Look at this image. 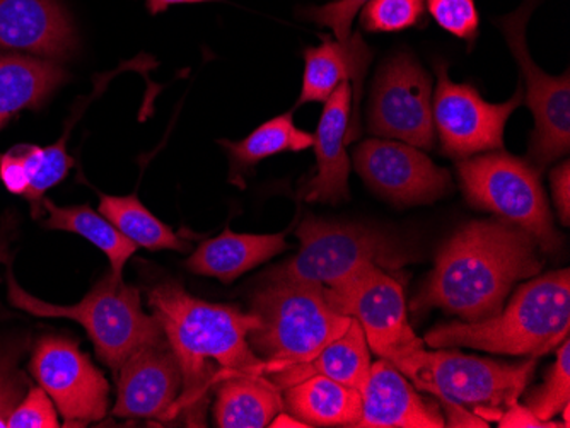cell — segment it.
I'll return each mask as SVG.
<instances>
[{
	"instance_id": "9",
	"label": "cell",
	"mask_w": 570,
	"mask_h": 428,
	"mask_svg": "<svg viewBox=\"0 0 570 428\" xmlns=\"http://www.w3.org/2000/svg\"><path fill=\"white\" fill-rule=\"evenodd\" d=\"M325 289L332 308L361 325L367 345L381 359L396 364L424 348V340L410 326L402 283L377 265H366L341 286Z\"/></svg>"
},
{
	"instance_id": "21",
	"label": "cell",
	"mask_w": 570,
	"mask_h": 428,
	"mask_svg": "<svg viewBox=\"0 0 570 428\" xmlns=\"http://www.w3.org/2000/svg\"><path fill=\"white\" fill-rule=\"evenodd\" d=\"M371 366L373 362L366 335L362 331L361 325L352 318L347 330L330 341L315 359L282 367L275 372L267 374V377L281 391L316 374L362 391L370 377Z\"/></svg>"
},
{
	"instance_id": "39",
	"label": "cell",
	"mask_w": 570,
	"mask_h": 428,
	"mask_svg": "<svg viewBox=\"0 0 570 428\" xmlns=\"http://www.w3.org/2000/svg\"><path fill=\"white\" fill-rule=\"evenodd\" d=\"M202 2H217V0H146V6L150 14L156 16L171 8V6L202 4Z\"/></svg>"
},
{
	"instance_id": "4",
	"label": "cell",
	"mask_w": 570,
	"mask_h": 428,
	"mask_svg": "<svg viewBox=\"0 0 570 428\" xmlns=\"http://www.w3.org/2000/svg\"><path fill=\"white\" fill-rule=\"evenodd\" d=\"M268 280L253 297L258 325L248 335L249 347L265 362V376L315 359L352 321L332 308L322 283Z\"/></svg>"
},
{
	"instance_id": "25",
	"label": "cell",
	"mask_w": 570,
	"mask_h": 428,
	"mask_svg": "<svg viewBox=\"0 0 570 428\" xmlns=\"http://www.w3.org/2000/svg\"><path fill=\"white\" fill-rule=\"evenodd\" d=\"M230 159V181L238 183L258 162L282 152H301L313 146V136L297 129L293 113L281 115L261 125L246 139L219 140Z\"/></svg>"
},
{
	"instance_id": "27",
	"label": "cell",
	"mask_w": 570,
	"mask_h": 428,
	"mask_svg": "<svg viewBox=\"0 0 570 428\" xmlns=\"http://www.w3.org/2000/svg\"><path fill=\"white\" fill-rule=\"evenodd\" d=\"M99 213L107 217L125 238L137 245V248H146L149 251H161V249L187 251L188 249V242L150 213L136 195H127V197L99 195Z\"/></svg>"
},
{
	"instance_id": "8",
	"label": "cell",
	"mask_w": 570,
	"mask_h": 428,
	"mask_svg": "<svg viewBox=\"0 0 570 428\" xmlns=\"http://www.w3.org/2000/svg\"><path fill=\"white\" fill-rule=\"evenodd\" d=\"M461 188L470 206L514 223L552 253L562 245L553 228L552 210L533 165L504 150L461 159Z\"/></svg>"
},
{
	"instance_id": "16",
	"label": "cell",
	"mask_w": 570,
	"mask_h": 428,
	"mask_svg": "<svg viewBox=\"0 0 570 428\" xmlns=\"http://www.w3.org/2000/svg\"><path fill=\"white\" fill-rule=\"evenodd\" d=\"M0 48L67 60L77 50L76 28L57 0H0Z\"/></svg>"
},
{
	"instance_id": "11",
	"label": "cell",
	"mask_w": 570,
	"mask_h": 428,
	"mask_svg": "<svg viewBox=\"0 0 570 428\" xmlns=\"http://www.w3.org/2000/svg\"><path fill=\"white\" fill-rule=\"evenodd\" d=\"M435 73L432 117L444 155L469 159L502 150L505 123L523 103V86L505 103L492 104L473 86L451 81L446 62H435Z\"/></svg>"
},
{
	"instance_id": "36",
	"label": "cell",
	"mask_w": 570,
	"mask_h": 428,
	"mask_svg": "<svg viewBox=\"0 0 570 428\" xmlns=\"http://www.w3.org/2000/svg\"><path fill=\"white\" fill-rule=\"evenodd\" d=\"M550 183H552L553 201H556L557 213L560 222L569 226L570 222V165L563 161L550 172Z\"/></svg>"
},
{
	"instance_id": "34",
	"label": "cell",
	"mask_w": 570,
	"mask_h": 428,
	"mask_svg": "<svg viewBox=\"0 0 570 428\" xmlns=\"http://www.w3.org/2000/svg\"><path fill=\"white\" fill-rule=\"evenodd\" d=\"M371 0H333L320 8H307L301 11L304 19L315 21L320 27L330 28L336 40H347L352 34V21Z\"/></svg>"
},
{
	"instance_id": "18",
	"label": "cell",
	"mask_w": 570,
	"mask_h": 428,
	"mask_svg": "<svg viewBox=\"0 0 570 428\" xmlns=\"http://www.w3.org/2000/svg\"><path fill=\"white\" fill-rule=\"evenodd\" d=\"M352 88L342 82L325 101L318 129L313 136L316 155V175L304 185L303 197L307 201L341 203L348 200L347 136L351 125Z\"/></svg>"
},
{
	"instance_id": "10",
	"label": "cell",
	"mask_w": 570,
	"mask_h": 428,
	"mask_svg": "<svg viewBox=\"0 0 570 428\" xmlns=\"http://www.w3.org/2000/svg\"><path fill=\"white\" fill-rule=\"evenodd\" d=\"M538 0H527L518 11L499 19L515 62L527 82L528 107L534 117L528 158L537 171L552 165L570 150V76L552 78L531 59L527 47V24Z\"/></svg>"
},
{
	"instance_id": "7",
	"label": "cell",
	"mask_w": 570,
	"mask_h": 428,
	"mask_svg": "<svg viewBox=\"0 0 570 428\" xmlns=\"http://www.w3.org/2000/svg\"><path fill=\"white\" fill-rule=\"evenodd\" d=\"M296 236L301 242L296 257L272 270L268 279L322 283L332 289L366 265L396 270L412 258L395 236L358 223L307 217Z\"/></svg>"
},
{
	"instance_id": "15",
	"label": "cell",
	"mask_w": 570,
	"mask_h": 428,
	"mask_svg": "<svg viewBox=\"0 0 570 428\" xmlns=\"http://www.w3.org/2000/svg\"><path fill=\"white\" fill-rule=\"evenodd\" d=\"M114 415L118 418H175L184 376L166 337L144 345L121 364Z\"/></svg>"
},
{
	"instance_id": "3",
	"label": "cell",
	"mask_w": 570,
	"mask_h": 428,
	"mask_svg": "<svg viewBox=\"0 0 570 428\" xmlns=\"http://www.w3.org/2000/svg\"><path fill=\"white\" fill-rule=\"evenodd\" d=\"M570 271L523 283L498 316L482 321L435 326L425 335L432 348L469 347L502 356L538 357L559 348L570 330Z\"/></svg>"
},
{
	"instance_id": "32",
	"label": "cell",
	"mask_w": 570,
	"mask_h": 428,
	"mask_svg": "<svg viewBox=\"0 0 570 428\" xmlns=\"http://www.w3.org/2000/svg\"><path fill=\"white\" fill-rule=\"evenodd\" d=\"M429 12L448 33L475 44L480 34V14L475 0H428Z\"/></svg>"
},
{
	"instance_id": "13",
	"label": "cell",
	"mask_w": 570,
	"mask_h": 428,
	"mask_svg": "<svg viewBox=\"0 0 570 428\" xmlns=\"http://www.w3.org/2000/svg\"><path fill=\"white\" fill-rule=\"evenodd\" d=\"M30 370L67 427H85L107 417L110 386L76 341L57 335L40 338Z\"/></svg>"
},
{
	"instance_id": "23",
	"label": "cell",
	"mask_w": 570,
	"mask_h": 428,
	"mask_svg": "<svg viewBox=\"0 0 570 428\" xmlns=\"http://www.w3.org/2000/svg\"><path fill=\"white\" fill-rule=\"evenodd\" d=\"M282 399L307 427H355L362 414L361 391L320 374L282 389Z\"/></svg>"
},
{
	"instance_id": "24",
	"label": "cell",
	"mask_w": 570,
	"mask_h": 428,
	"mask_svg": "<svg viewBox=\"0 0 570 428\" xmlns=\"http://www.w3.org/2000/svg\"><path fill=\"white\" fill-rule=\"evenodd\" d=\"M282 408V391L267 376L239 374L219 382L214 420L220 428H264Z\"/></svg>"
},
{
	"instance_id": "26",
	"label": "cell",
	"mask_w": 570,
	"mask_h": 428,
	"mask_svg": "<svg viewBox=\"0 0 570 428\" xmlns=\"http://www.w3.org/2000/svg\"><path fill=\"white\" fill-rule=\"evenodd\" d=\"M43 210L48 213L43 220L45 228L82 236L107 255L111 273L117 277L124 275L125 265L136 253L137 245L125 238L107 217L89 206L59 207L48 198H43Z\"/></svg>"
},
{
	"instance_id": "20",
	"label": "cell",
	"mask_w": 570,
	"mask_h": 428,
	"mask_svg": "<svg viewBox=\"0 0 570 428\" xmlns=\"http://www.w3.org/2000/svg\"><path fill=\"white\" fill-rule=\"evenodd\" d=\"M289 248L285 232L281 235H238L226 231L202 242L187 260L195 275L214 277L224 283L235 282L246 271L284 253Z\"/></svg>"
},
{
	"instance_id": "30",
	"label": "cell",
	"mask_w": 570,
	"mask_h": 428,
	"mask_svg": "<svg viewBox=\"0 0 570 428\" xmlns=\"http://www.w3.org/2000/svg\"><path fill=\"white\" fill-rule=\"evenodd\" d=\"M570 402V344L569 338L560 344L556 364L547 372L546 385L530 392L524 407L543 421L553 420L556 415Z\"/></svg>"
},
{
	"instance_id": "22",
	"label": "cell",
	"mask_w": 570,
	"mask_h": 428,
	"mask_svg": "<svg viewBox=\"0 0 570 428\" xmlns=\"http://www.w3.org/2000/svg\"><path fill=\"white\" fill-rule=\"evenodd\" d=\"M67 79L56 60L0 56V130L22 110H41Z\"/></svg>"
},
{
	"instance_id": "28",
	"label": "cell",
	"mask_w": 570,
	"mask_h": 428,
	"mask_svg": "<svg viewBox=\"0 0 570 428\" xmlns=\"http://www.w3.org/2000/svg\"><path fill=\"white\" fill-rule=\"evenodd\" d=\"M67 133H69V127L59 142L53 146L38 147L26 146V143L21 146L26 168L30 175V188L22 197L30 201L31 213L37 220L43 217L45 193L56 185L62 183L73 166V159L67 152Z\"/></svg>"
},
{
	"instance_id": "1",
	"label": "cell",
	"mask_w": 570,
	"mask_h": 428,
	"mask_svg": "<svg viewBox=\"0 0 570 428\" xmlns=\"http://www.w3.org/2000/svg\"><path fill=\"white\" fill-rule=\"evenodd\" d=\"M541 270L537 242L505 220H482L461 228L435 258L434 270L413 297L415 316L439 308L463 321L498 316L512 287Z\"/></svg>"
},
{
	"instance_id": "31",
	"label": "cell",
	"mask_w": 570,
	"mask_h": 428,
	"mask_svg": "<svg viewBox=\"0 0 570 428\" xmlns=\"http://www.w3.org/2000/svg\"><path fill=\"white\" fill-rule=\"evenodd\" d=\"M425 0H371L362 9L361 24L370 33H399L422 27Z\"/></svg>"
},
{
	"instance_id": "19",
	"label": "cell",
	"mask_w": 570,
	"mask_h": 428,
	"mask_svg": "<svg viewBox=\"0 0 570 428\" xmlns=\"http://www.w3.org/2000/svg\"><path fill=\"white\" fill-rule=\"evenodd\" d=\"M362 414L358 428H443L446 420L439 408L419 396L392 362L381 359L371 366L361 391Z\"/></svg>"
},
{
	"instance_id": "5",
	"label": "cell",
	"mask_w": 570,
	"mask_h": 428,
	"mask_svg": "<svg viewBox=\"0 0 570 428\" xmlns=\"http://www.w3.org/2000/svg\"><path fill=\"white\" fill-rule=\"evenodd\" d=\"M8 296L11 305L21 311L79 322L95 344L99 360L115 372L134 351L165 337L159 319L144 312L139 290L114 273L102 277L81 302L56 306L26 292L9 270Z\"/></svg>"
},
{
	"instance_id": "35",
	"label": "cell",
	"mask_w": 570,
	"mask_h": 428,
	"mask_svg": "<svg viewBox=\"0 0 570 428\" xmlns=\"http://www.w3.org/2000/svg\"><path fill=\"white\" fill-rule=\"evenodd\" d=\"M0 181L8 188L9 193L21 197L30 188V175L21 146L12 147L6 155L0 156Z\"/></svg>"
},
{
	"instance_id": "29",
	"label": "cell",
	"mask_w": 570,
	"mask_h": 428,
	"mask_svg": "<svg viewBox=\"0 0 570 428\" xmlns=\"http://www.w3.org/2000/svg\"><path fill=\"white\" fill-rule=\"evenodd\" d=\"M30 348V337L8 335L0 337V428L8 427L19 401L30 389V381L21 369V359Z\"/></svg>"
},
{
	"instance_id": "2",
	"label": "cell",
	"mask_w": 570,
	"mask_h": 428,
	"mask_svg": "<svg viewBox=\"0 0 570 428\" xmlns=\"http://www.w3.org/2000/svg\"><path fill=\"white\" fill-rule=\"evenodd\" d=\"M149 302L184 376L175 417L202 427L214 386L239 374L265 376L264 360L249 347V331L258 325L252 312L197 299L175 280L154 287Z\"/></svg>"
},
{
	"instance_id": "41",
	"label": "cell",
	"mask_w": 570,
	"mask_h": 428,
	"mask_svg": "<svg viewBox=\"0 0 570 428\" xmlns=\"http://www.w3.org/2000/svg\"><path fill=\"white\" fill-rule=\"evenodd\" d=\"M11 253H9L8 236L4 231H0V263H9Z\"/></svg>"
},
{
	"instance_id": "17",
	"label": "cell",
	"mask_w": 570,
	"mask_h": 428,
	"mask_svg": "<svg viewBox=\"0 0 570 428\" xmlns=\"http://www.w3.org/2000/svg\"><path fill=\"white\" fill-rule=\"evenodd\" d=\"M370 47L362 34L354 33L338 41L322 34V44L304 50V78L297 107L306 103H325L342 82L352 81L355 88L354 120L348 125L347 143L361 136L362 84L371 63Z\"/></svg>"
},
{
	"instance_id": "12",
	"label": "cell",
	"mask_w": 570,
	"mask_h": 428,
	"mask_svg": "<svg viewBox=\"0 0 570 428\" xmlns=\"http://www.w3.org/2000/svg\"><path fill=\"white\" fill-rule=\"evenodd\" d=\"M367 130L419 149H434L432 79L409 53L390 57L377 70Z\"/></svg>"
},
{
	"instance_id": "37",
	"label": "cell",
	"mask_w": 570,
	"mask_h": 428,
	"mask_svg": "<svg viewBox=\"0 0 570 428\" xmlns=\"http://www.w3.org/2000/svg\"><path fill=\"white\" fill-rule=\"evenodd\" d=\"M499 427L502 428H515V427H533V428H556V427H566L563 424H559V421H543L540 418L534 417L531 414L530 408L523 407L520 402H514L512 407H509L508 410L502 415L501 420H499Z\"/></svg>"
},
{
	"instance_id": "40",
	"label": "cell",
	"mask_w": 570,
	"mask_h": 428,
	"mask_svg": "<svg viewBox=\"0 0 570 428\" xmlns=\"http://www.w3.org/2000/svg\"><path fill=\"white\" fill-rule=\"evenodd\" d=\"M268 427H291V428H306L307 425L304 424L303 420H299V418L294 417V415L291 414H278L277 417L274 418V420L271 421V425Z\"/></svg>"
},
{
	"instance_id": "33",
	"label": "cell",
	"mask_w": 570,
	"mask_h": 428,
	"mask_svg": "<svg viewBox=\"0 0 570 428\" xmlns=\"http://www.w3.org/2000/svg\"><path fill=\"white\" fill-rule=\"evenodd\" d=\"M56 402L41 388H30L8 420L11 428L60 427Z\"/></svg>"
},
{
	"instance_id": "6",
	"label": "cell",
	"mask_w": 570,
	"mask_h": 428,
	"mask_svg": "<svg viewBox=\"0 0 570 428\" xmlns=\"http://www.w3.org/2000/svg\"><path fill=\"white\" fill-rule=\"evenodd\" d=\"M393 366L439 402H454L490 424L520 401L533 376L534 359L504 364L446 348H421Z\"/></svg>"
},
{
	"instance_id": "38",
	"label": "cell",
	"mask_w": 570,
	"mask_h": 428,
	"mask_svg": "<svg viewBox=\"0 0 570 428\" xmlns=\"http://www.w3.org/2000/svg\"><path fill=\"white\" fill-rule=\"evenodd\" d=\"M441 407L446 411V424L450 425V427H489L485 420L476 417V415L470 414V411L464 410V408L458 407L454 402L443 401L441 402Z\"/></svg>"
},
{
	"instance_id": "14",
	"label": "cell",
	"mask_w": 570,
	"mask_h": 428,
	"mask_svg": "<svg viewBox=\"0 0 570 428\" xmlns=\"http://www.w3.org/2000/svg\"><path fill=\"white\" fill-rule=\"evenodd\" d=\"M354 168L374 193L400 207L434 203L453 191L450 171L396 140H364L355 149Z\"/></svg>"
}]
</instances>
